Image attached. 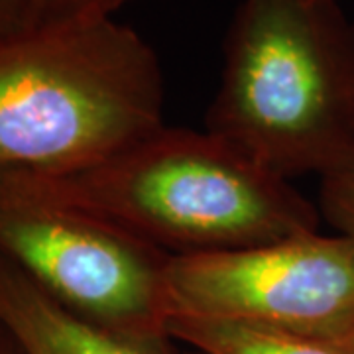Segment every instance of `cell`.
<instances>
[{
	"instance_id": "obj_1",
	"label": "cell",
	"mask_w": 354,
	"mask_h": 354,
	"mask_svg": "<svg viewBox=\"0 0 354 354\" xmlns=\"http://www.w3.org/2000/svg\"><path fill=\"white\" fill-rule=\"evenodd\" d=\"M205 128L274 176L354 156V24L337 0H242Z\"/></svg>"
},
{
	"instance_id": "obj_2",
	"label": "cell",
	"mask_w": 354,
	"mask_h": 354,
	"mask_svg": "<svg viewBox=\"0 0 354 354\" xmlns=\"http://www.w3.org/2000/svg\"><path fill=\"white\" fill-rule=\"evenodd\" d=\"M24 174L169 256L239 250L319 230L321 211L211 130L160 127L99 164Z\"/></svg>"
},
{
	"instance_id": "obj_3",
	"label": "cell",
	"mask_w": 354,
	"mask_h": 354,
	"mask_svg": "<svg viewBox=\"0 0 354 354\" xmlns=\"http://www.w3.org/2000/svg\"><path fill=\"white\" fill-rule=\"evenodd\" d=\"M162 64L113 18L0 39V171L67 174L164 127Z\"/></svg>"
},
{
	"instance_id": "obj_4",
	"label": "cell",
	"mask_w": 354,
	"mask_h": 354,
	"mask_svg": "<svg viewBox=\"0 0 354 354\" xmlns=\"http://www.w3.org/2000/svg\"><path fill=\"white\" fill-rule=\"evenodd\" d=\"M0 256L77 315L130 337L169 339L171 256L20 171H0Z\"/></svg>"
},
{
	"instance_id": "obj_5",
	"label": "cell",
	"mask_w": 354,
	"mask_h": 354,
	"mask_svg": "<svg viewBox=\"0 0 354 354\" xmlns=\"http://www.w3.org/2000/svg\"><path fill=\"white\" fill-rule=\"evenodd\" d=\"M169 315L276 330L333 344L354 323V239L309 232L283 241L171 256Z\"/></svg>"
},
{
	"instance_id": "obj_6",
	"label": "cell",
	"mask_w": 354,
	"mask_h": 354,
	"mask_svg": "<svg viewBox=\"0 0 354 354\" xmlns=\"http://www.w3.org/2000/svg\"><path fill=\"white\" fill-rule=\"evenodd\" d=\"M0 327L22 354H177L171 339L130 337L67 309L0 256Z\"/></svg>"
},
{
	"instance_id": "obj_7",
	"label": "cell",
	"mask_w": 354,
	"mask_h": 354,
	"mask_svg": "<svg viewBox=\"0 0 354 354\" xmlns=\"http://www.w3.org/2000/svg\"><path fill=\"white\" fill-rule=\"evenodd\" d=\"M167 337L197 354H341L327 342L183 315L167 319Z\"/></svg>"
},
{
	"instance_id": "obj_8",
	"label": "cell",
	"mask_w": 354,
	"mask_h": 354,
	"mask_svg": "<svg viewBox=\"0 0 354 354\" xmlns=\"http://www.w3.org/2000/svg\"><path fill=\"white\" fill-rule=\"evenodd\" d=\"M319 211L339 234L354 239V156L321 179Z\"/></svg>"
},
{
	"instance_id": "obj_9",
	"label": "cell",
	"mask_w": 354,
	"mask_h": 354,
	"mask_svg": "<svg viewBox=\"0 0 354 354\" xmlns=\"http://www.w3.org/2000/svg\"><path fill=\"white\" fill-rule=\"evenodd\" d=\"M130 0H36V26H64L113 18Z\"/></svg>"
},
{
	"instance_id": "obj_10",
	"label": "cell",
	"mask_w": 354,
	"mask_h": 354,
	"mask_svg": "<svg viewBox=\"0 0 354 354\" xmlns=\"http://www.w3.org/2000/svg\"><path fill=\"white\" fill-rule=\"evenodd\" d=\"M36 0H0V39L34 30Z\"/></svg>"
},
{
	"instance_id": "obj_11",
	"label": "cell",
	"mask_w": 354,
	"mask_h": 354,
	"mask_svg": "<svg viewBox=\"0 0 354 354\" xmlns=\"http://www.w3.org/2000/svg\"><path fill=\"white\" fill-rule=\"evenodd\" d=\"M330 346H335L341 354H354V323L353 327L346 330L339 341L333 342Z\"/></svg>"
},
{
	"instance_id": "obj_12",
	"label": "cell",
	"mask_w": 354,
	"mask_h": 354,
	"mask_svg": "<svg viewBox=\"0 0 354 354\" xmlns=\"http://www.w3.org/2000/svg\"><path fill=\"white\" fill-rule=\"evenodd\" d=\"M0 354H22L18 344L12 341V337L0 327Z\"/></svg>"
},
{
	"instance_id": "obj_13",
	"label": "cell",
	"mask_w": 354,
	"mask_h": 354,
	"mask_svg": "<svg viewBox=\"0 0 354 354\" xmlns=\"http://www.w3.org/2000/svg\"><path fill=\"white\" fill-rule=\"evenodd\" d=\"M193 354H197V353H193Z\"/></svg>"
}]
</instances>
